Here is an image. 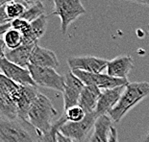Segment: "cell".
<instances>
[{"label": "cell", "mask_w": 149, "mask_h": 142, "mask_svg": "<svg viewBox=\"0 0 149 142\" xmlns=\"http://www.w3.org/2000/svg\"><path fill=\"white\" fill-rule=\"evenodd\" d=\"M65 116L63 114L61 117L54 122V124L52 126V128L50 130L45 132V134H38V137H39V142H58L57 139V134L59 132V128L64 124L65 122H66Z\"/></svg>", "instance_id": "cell-21"}, {"label": "cell", "mask_w": 149, "mask_h": 142, "mask_svg": "<svg viewBox=\"0 0 149 142\" xmlns=\"http://www.w3.org/2000/svg\"><path fill=\"white\" fill-rule=\"evenodd\" d=\"M4 42L6 44V47L9 50L17 49L23 43V37H22L21 33L18 31L11 28L10 30L7 31L4 35Z\"/></svg>", "instance_id": "cell-22"}, {"label": "cell", "mask_w": 149, "mask_h": 142, "mask_svg": "<svg viewBox=\"0 0 149 142\" xmlns=\"http://www.w3.org/2000/svg\"><path fill=\"white\" fill-rule=\"evenodd\" d=\"M0 142H39V137L27 121L0 116Z\"/></svg>", "instance_id": "cell-3"}, {"label": "cell", "mask_w": 149, "mask_h": 142, "mask_svg": "<svg viewBox=\"0 0 149 142\" xmlns=\"http://www.w3.org/2000/svg\"><path fill=\"white\" fill-rule=\"evenodd\" d=\"M98 116L95 112L87 113L83 120L79 122L66 121L59 128V132L75 142H84L88 134L93 129Z\"/></svg>", "instance_id": "cell-6"}, {"label": "cell", "mask_w": 149, "mask_h": 142, "mask_svg": "<svg viewBox=\"0 0 149 142\" xmlns=\"http://www.w3.org/2000/svg\"><path fill=\"white\" fill-rule=\"evenodd\" d=\"M21 1L23 2L24 4L27 6V7H29V6H32V5L37 4V3L43 2V0H21Z\"/></svg>", "instance_id": "cell-31"}, {"label": "cell", "mask_w": 149, "mask_h": 142, "mask_svg": "<svg viewBox=\"0 0 149 142\" xmlns=\"http://www.w3.org/2000/svg\"><path fill=\"white\" fill-rule=\"evenodd\" d=\"M101 89L93 86H85L82 90L78 105L87 113L93 112L96 109L98 100L101 95Z\"/></svg>", "instance_id": "cell-16"}, {"label": "cell", "mask_w": 149, "mask_h": 142, "mask_svg": "<svg viewBox=\"0 0 149 142\" xmlns=\"http://www.w3.org/2000/svg\"><path fill=\"white\" fill-rule=\"evenodd\" d=\"M10 1H13V0H0V6H3V5L7 4V3L10 2Z\"/></svg>", "instance_id": "cell-34"}, {"label": "cell", "mask_w": 149, "mask_h": 142, "mask_svg": "<svg viewBox=\"0 0 149 142\" xmlns=\"http://www.w3.org/2000/svg\"><path fill=\"white\" fill-rule=\"evenodd\" d=\"M124 88L125 87H117L101 91V95L98 100L96 109L94 110L97 116L108 115L110 110L118 102Z\"/></svg>", "instance_id": "cell-12"}, {"label": "cell", "mask_w": 149, "mask_h": 142, "mask_svg": "<svg viewBox=\"0 0 149 142\" xmlns=\"http://www.w3.org/2000/svg\"><path fill=\"white\" fill-rule=\"evenodd\" d=\"M85 87L79 79L71 70H69L65 76V88L63 91L64 99V110H66L70 107L78 105L82 90Z\"/></svg>", "instance_id": "cell-9"}, {"label": "cell", "mask_w": 149, "mask_h": 142, "mask_svg": "<svg viewBox=\"0 0 149 142\" xmlns=\"http://www.w3.org/2000/svg\"><path fill=\"white\" fill-rule=\"evenodd\" d=\"M57 139H58V142H75L70 138L65 136L64 134H62L61 132H58V134H57Z\"/></svg>", "instance_id": "cell-30"}, {"label": "cell", "mask_w": 149, "mask_h": 142, "mask_svg": "<svg viewBox=\"0 0 149 142\" xmlns=\"http://www.w3.org/2000/svg\"><path fill=\"white\" fill-rule=\"evenodd\" d=\"M54 10L52 15L61 19V32L65 35L72 22L86 14V9L81 0H53Z\"/></svg>", "instance_id": "cell-4"}, {"label": "cell", "mask_w": 149, "mask_h": 142, "mask_svg": "<svg viewBox=\"0 0 149 142\" xmlns=\"http://www.w3.org/2000/svg\"><path fill=\"white\" fill-rule=\"evenodd\" d=\"M40 91L36 86H20L19 92L15 100L18 118L27 121V114L30 107L39 95Z\"/></svg>", "instance_id": "cell-11"}, {"label": "cell", "mask_w": 149, "mask_h": 142, "mask_svg": "<svg viewBox=\"0 0 149 142\" xmlns=\"http://www.w3.org/2000/svg\"><path fill=\"white\" fill-rule=\"evenodd\" d=\"M0 72L20 86H36L28 68L13 64L6 58L0 60Z\"/></svg>", "instance_id": "cell-10"}, {"label": "cell", "mask_w": 149, "mask_h": 142, "mask_svg": "<svg viewBox=\"0 0 149 142\" xmlns=\"http://www.w3.org/2000/svg\"><path fill=\"white\" fill-rule=\"evenodd\" d=\"M112 119L108 115L98 116L93 126V132L90 142H109L110 132L112 128Z\"/></svg>", "instance_id": "cell-17"}, {"label": "cell", "mask_w": 149, "mask_h": 142, "mask_svg": "<svg viewBox=\"0 0 149 142\" xmlns=\"http://www.w3.org/2000/svg\"><path fill=\"white\" fill-rule=\"evenodd\" d=\"M27 6L24 4L21 0H13V1L8 2L5 4V11L8 17L11 21L15 19V18L21 17V15L26 11Z\"/></svg>", "instance_id": "cell-20"}, {"label": "cell", "mask_w": 149, "mask_h": 142, "mask_svg": "<svg viewBox=\"0 0 149 142\" xmlns=\"http://www.w3.org/2000/svg\"><path fill=\"white\" fill-rule=\"evenodd\" d=\"M64 115L65 116L66 120L69 122H79L85 118L86 112L80 106L76 105L65 110Z\"/></svg>", "instance_id": "cell-24"}, {"label": "cell", "mask_w": 149, "mask_h": 142, "mask_svg": "<svg viewBox=\"0 0 149 142\" xmlns=\"http://www.w3.org/2000/svg\"><path fill=\"white\" fill-rule=\"evenodd\" d=\"M141 142H149V128H148V131L146 132V134H145L144 137L142 138Z\"/></svg>", "instance_id": "cell-33"}, {"label": "cell", "mask_w": 149, "mask_h": 142, "mask_svg": "<svg viewBox=\"0 0 149 142\" xmlns=\"http://www.w3.org/2000/svg\"><path fill=\"white\" fill-rule=\"evenodd\" d=\"M12 28V25H11V22L9 23H5V24H1L0 25V37L2 39V36H4L6 34L7 31H9Z\"/></svg>", "instance_id": "cell-29"}, {"label": "cell", "mask_w": 149, "mask_h": 142, "mask_svg": "<svg viewBox=\"0 0 149 142\" xmlns=\"http://www.w3.org/2000/svg\"><path fill=\"white\" fill-rule=\"evenodd\" d=\"M0 116L7 119L18 118L17 104L15 102V99L10 93H7L5 91L0 89Z\"/></svg>", "instance_id": "cell-18"}, {"label": "cell", "mask_w": 149, "mask_h": 142, "mask_svg": "<svg viewBox=\"0 0 149 142\" xmlns=\"http://www.w3.org/2000/svg\"><path fill=\"white\" fill-rule=\"evenodd\" d=\"M37 44H24L19 46L17 49L9 50L7 49L5 54V58L13 64L19 65L21 67L28 68L30 64V57L32 54L34 47Z\"/></svg>", "instance_id": "cell-15"}, {"label": "cell", "mask_w": 149, "mask_h": 142, "mask_svg": "<svg viewBox=\"0 0 149 142\" xmlns=\"http://www.w3.org/2000/svg\"><path fill=\"white\" fill-rule=\"evenodd\" d=\"M133 67H134V61L131 56H117L108 62L107 74L115 78L128 80V75Z\"/></svg>", "instance_id": "cell-13"}, {"label": "cell", "mask_w": 149, "mask_h": 142, "mask_svg": "<svg viewBox=\"0 0 149 142\" xmlns=\"http://www.w3.org/2000/svg\"><path fill=\"white\" fill-rule=\"evenodd\" d=\"M109 61L94 56H73L68 59L70 70H80L88 73H102L107 69Z\"/></svg>", "instance_id": "cell-8"}, {"label": "cell", "mask_w": 149, "mask_h": 142, "mask_svg": "<svg viewBox=\"0 0 149 142\" xmlns=\"http://www.w3.org/2000/svg\"><path fill=\"white\" fill-rule=\"evenodd\" d=\"M149 96V83L134 82L125 87L116 105L110 110L108 116L112 121L118 123L134 107Z\"/></svg>", "instance_id": "cell-1"}, {"label": "cell", "mask_w": 149, "mask_h": 142, "mask_svg": "<svg viewBox=\"0 0 149 142\" xmlns=\"http://www.w3.org/2000/svg\"><path fill=\"white\" fill-rule=\"evenodd\" d=\"M28 70L37 87H47L63 93L65 88V77L60 75L55 69L30 64Z\"/></svg>", "instance_id": "cell-5"}, {"label": "cell", "mask_w": 149, "mask_h": 142, "mask_svg": "<svg viewBox=\"0 0 149 142\" xmlns=\"http://www.w3.org/2000/svg\"><path fill=\"white\" fill-rule=\"evenodd\" d=\"M58 112L54 108L52 101L43 93H39L30 107L27 114V122L35 129L37 134H45L52 128L54 118Z\"/></svg>", "instance_id": "cell-2"}, {"label": "cell", "mask_w": 149, "mask_h": 142, "mask_svg": "<svg viewBox=\"0 0 149 142\" xmlns=\"http://www.w3.org/2000/svg\"><path fill=\"white\" fill-rule=\"evenodd\" d=\"M109 142H119L118 141V134H117V130H116V127H113V126H112V128H111Z\"/></svg>", "instance_id": "cell-27"}, {"label": "cell", "mask_w": 149, "mask_h": 142, "mask_svg": "<svg viewBox=\"0 0 149 142\" xmlns=\"http://www.w3.org/2000/svg\"><path fill=\"white\" fill-rule=\"evenodd\" d=\"M30 64L40 66V67L56 69L59 66V61L56 54L53 51L37 44L34 47L30 57Z\"/></svg>", "instance_id": "cell-14"}, {"label": "cell", "mask_w": 149, "mask_h": 142, "mask_svg": "<svg viewBox=\"0 0 149 142\" xmlns=\"http://www.w3.org/2000/svg\"><path fill=\"white\" fill-rule=\"evenodd\" d=\"M72 72L83 82L85 86H93L101 90L110 89L117 87H126L129 84V81L126 79L115 78L109 76L107 73H88L80 70H73Z\"/></svg>", "instance_id": "cell-7"}, {"label": "cell", "mask_w": 149, "mask_h": 142, "mask_svg": "<svg viewBox=\"0 0 149 142\" xmlns=\"http://www.w3.org/2000/svg\"><path fill=\"white\" fill-rule=\"evenodd\" d=\"M43 15H45V8H44L42 2H40L27 7L26 11L24 12V14L21 15L20 18H23V19L31 23L32 21L38 19Z\"/></svg>", "instance_id": "cell-23"}, {"label": "cell", "mask_w": 149, "mask_h": 142, "mask_svg": "<svg viewBox=\"0 0 149 142\" xmlns=\"http://www.w3.org/2000/svg\"><path fill=\"white\" fill-rule=\"evenodd\" d=\"M12 28L21 33L22 37H26L31 33V23L26 21L23 18H15V19L11 21Z\"/></svg>", "instance_id": "cell-25"}, {"label": "cell", "mask_w": 149, "mask_h": 142, "mask_svg": "<svg viewBox=\"0 0 149 142\" xmlns=\"http://www.w3.org/2000/svg\"><path fill=\"white\" fill-rule=\"evenodd\" d=\"M6 51H7V47H6V44L4 42V39L0 37V60L5 59Z\"/></svg>", "instance_id": "cell-28"}, {"label": "cell", "mask_w": 149, "mask_h": 142, "mask_svg": "<svg viewBox=\"0 0 149 142\" xmlns=\"http://www.w3.org/2000/svg\"><path fill=\"white\" fill-rule=\"evenodd\" d=\"M47 15H43L38 19L31 22V33L28 37H23L24 44H38L39 39L42 37L46 31Z\"/></svg>", "instance_id": "cell-19"}, {"label": "cell", "mask_w": 149, "mask_h": 142, "mask_svg": "<svg viewBox=\"0 0 149 142\" xmlns=\"http://www.w3.org/2000/svg\"><path fill=\"white\" fill-rule=\"evenodd\" d=\"M122 1H129V2L138 3V4L148 5V6H149V0H122Z\"/></svg>", "instance_id": "cell-32"}, {"label": "cell", "mask_w": 149, "mask_h": 142, "mask_svg": "<svg viewBox=\"0 0 149 142\" xmlns=\"http://www.w3.org/2000/svg\"><path fill=\"white\" fill-rule=\"evenodd\" d=\"M9 22H11V19L8 17L7 14H6L5 5L0 6V25L5 24V23H9Z\"/></svg>", "instance_id": "cell-26"}]
</instances>
